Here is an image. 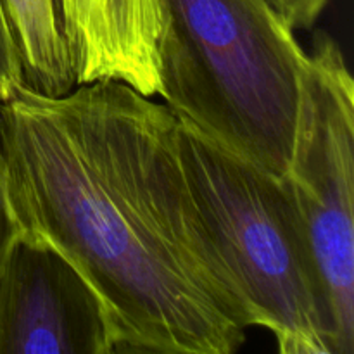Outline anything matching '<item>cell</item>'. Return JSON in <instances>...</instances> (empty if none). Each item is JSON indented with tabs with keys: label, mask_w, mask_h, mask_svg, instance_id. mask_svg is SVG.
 Returning <instances> with one entry per match:
<instances>
[{
	"label": "cell",
	"mask_w": 354,
	"mask_h": 354,
	"mask_svg": "<svg viewBox=\"0 0 354 354\" xmlns=\"http://www.w3.org/2000/svg\"><path fill=\"white\" fill-rule=\"evenodd\" d=\"M21 234L57 249L92 286L114 353L232 354L251 311L196 209L178 120L118 80L0 100Z\"/></svg>",
	"instance_id": "6da1fadb"
},
{
	"label": "cell",
	"mask_w": 354,
	"mask_h": 354,
	"mask_svg": "<svg viewBox=\"0 0 354 354\" xmlns=\"http://www.w3.org/2000/svg\"><path fill=\"white\" fill-rule=\"evenodd\" d=\"M308 54L268 0H159L158 95L225 151L282 178Z\"/></svg>",
	"instance_id": "7a4b0ae2"
},
{
	"label": "cell",
	"mask_w": 354,
	"mask_h": 354,
	"mask_svg": "<svg viewBox=\"0 0 354 354\" xmlns=\"http://www.w3.org/2000/svg\"><path fill=\"white\" fill-rule=\"evenodd\" d=\"M178 151L201 221L254 327L273 334L282 354H334L317 266L282 178L180 120Z\"/></svg>",
	"instance_id": "3957f363"
},
{
	"label": "cell",
	"mask_w": 354,
	"mask_h": 354,
	"mask_svg": "<svg viewBox=\"0 0 354 354\" xmlns=\"http://www.w3.org/2000/svg\"><path fill=\"white\" fill-rule=\"evenodd\" d=\"M282 183L301 221L334 334L354 353V83L337 41L318 31L303 75Z\"/></svg>",
	"instance_id": "277c9868"
},
{
	"label": "cell",
	"mask_w": 354,
	"mask_h": 354,
	"mask_svg": "<svg viewBox=\"0 0 354 354\" xmlns=\"http://www.w3.org/2000/svg\"><path fill=\"white\" fill-rule=\"evenodd\" d=\"M102 301L57 249L21 234L0 268V354H111Z\"/></svg>",
	"instance_id": "5b68a950"
},
{
	"label": "cell",
	"mask_w": 354,
	"mask_h": 354,
	"mask_svg": "<svg viewBox=\"0 0 354 354\" xmlns=\"http://www.w3.org/2000/svg\"><path fill=\"white\" fill-rule=\"evenodd\" d=\"M76 85L118 80L158 95L159 0H55Z\"/></svg>",
	"instance_id": "8992f818"
},
{
	"label": "cell",
	"mask_w": 354,
	"mask_h": 354,
	"mask_svg": "<svg viewBox=\"0 0 354 354\" xmlns=\"http://www.w3.org/2000/svg\"><path fill=\"white\" fill-rule=\"evenodd\" d=\"M21 62L23 83L44 95L76 86L55 0H0Z\"/></svg>",
	"instance_id": "52a82bcc"
},
{
	"label": "cell",
	"mask_w": 354,
	"mask_h": 354,
	"mask_svg": "<svg viewBox=\"0 0 354 354\" xmlns=\"http://www.w3.org/2000/svg\"><path fill=\"white\" fill-rule=\"evenodd\" d=\"M21 83H23L21 62L0 2V100L7 99Z\"/></svg>",
	"instance_id": "ba28073f"
},
{
	"label": "cell",
	"mask_w": 354,
	"mask_h": 354,
	"mask_svg": "<svg viewBox=\"0 0 354 354\" xmlns=\"http://www.w3.org/2000/svg\"><path fill=\"white\" fill-rule=\"evenodd\" d=\"M19 235L21 228L17 223L16 213H14L12 203H10L9 185H7L6 154H3L2 133H0V268Z\"/></svg>",
	"instance_id": "9c48e42d"
},
{
	"label": "cell",
	"mask_w": 354,
	"mask_h": 354,
	"mask_svg": "<svg viewBox=\"0 0 354 354\" xmlns=\"http://www.w3.org/2000/svg\"><path fill=\"white\" fill-rule=\"evenodd\" d=\"M270 6L296 30H311L332 0H268Z\"/></svg>",
	"instance_id": "30bf717a"
}]
</instances>
